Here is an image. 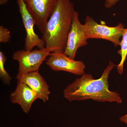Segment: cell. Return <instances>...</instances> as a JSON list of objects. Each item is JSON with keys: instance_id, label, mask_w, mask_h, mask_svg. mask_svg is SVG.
Segmentation results:
<instances>
[{"instance_id": "cell-8", "label": "cell", "mask_w": 127, "mask_h": 127, "mask_svg": "<svg viewBox=\"0 0 127 127\" xmlns=\"http://www.w3.org/2000/svg\"><path fill=\"white\" fill-rule=\"evenodd\" d=\"M88 39L83 30V25L79 21V14L75 11L64 53L71 59H74L78 48L87 45Z\"/></svg>"}, {"instance_id": "cell-12", "label": "cell", "mask_w": 127, "mask_h": 127, "mask_svg": "<svg viewBox=\"0 0 127 127\" xmlns=\"http://www.w3.org/2000/svg\"><path fill=\"white\" fill-rule=\"evenodd\" d=\"M7 59L4 53L0 51V78L5 85H10L12 77L6 70L5 64Z\"/></svg>"}, {"instance_id": "cell-15", "label": "cell", "mask_w": 127, "mask_h": 127, "mask_svg": "<svg viewBox=\"0 0 127 127\" xmlns=\"http://www.w3.org/2000/svg\"><path fill=\"white\" fill-rule=\"evenodd\" d=\"M121 122H123L127 125V114L124 116H122L119 119Z\"/></svg>"}, {"instance_id": "cell-9", "label": "cell", "mask_w": 127, "mask_h": 127, "mask_svg": "<svg viewBox=\"0 0 127 127\" xmlns=\"http://www.w3.org/2000/svg\"><path fill=\"white\" fill-rule=\"evenodd\" d=\"M17 81L22 82L29 86L37 94L39 99L44 102L49 100L51 94L49 86L39 71L31 72L23 74H17Z\"/></svg>"}, {"instance_id": "cell-6", "label": "cell", "mask_w": 127, "mask_h": 127, "mask_svg": "<svg viewBox=\"0 0 127 127\" xmlns=\"http://www.w3.org/2000/svg\"><path fill=\"white\" fill-rule=\"evenodd\" d=\"M46 64L56 71H64L77 75L85 73L86 66L83 62L71 59L64 52L51 53Z\"/></svg>"}, {"instance_id": "cell-4", "label": "cell", "mask_w": 127, "mask_h": 127, "mask_svg": "<svg viewBox=\"0 0 127 127\" xmlns=\"http://www.w3.org/2000/svg\"><path fill=\"white\" fill-rule=\"evenodd\" d=\"M51 53L46 47L34 50H22L14 53L12 58L18 63V74L39 71L47 57Z\"/></svg>"}, {"instance_id": "cell-5", "label": "cell", "mask_w": 127, "mask_h": 127, "mask_svg": "<svg viewBox=\"0 0 127 127\" xmlns=\"http://www.w3.org/2000/svg\"><path fill=\"white\" fill-rule=\"evenodd\" d=\"M27 10L34 19L36 25L43 34L46 25L52 14L58 0H24Z\"/></svg>"}, {"instance_id": "cell-7", "label": "cell", "mask_w": 127, "mask_h": 127, "mask_svg": "<svg viewBox=\"0 0 127 127\" xmlns=\"http://www.w3.org/2000/svg\"><path fill=\"white\" fill-rule=\"evenodd\" d=\"M17 2L26 32L25 50L32 51L35 47L39 49L45 47V41L34 32V25H36L35 22L27 10L24 0H17Z\"/></svg>"}, {"instance_id": "cell-11", "label": "cell", "mask_w": 127, "mask_h": 127, "mask_svg": "<svg viewBox=\"0 0 127 127\" xmlns=\"http://www.w3.org/2000/svg\"><path fill=\"white\" fill-rule=\"evenodd\" d=\"M122 37L120 45L121 48L118 51L121 56V60L117 67V71L120 75H122L123 72L124 65L127 56V29L124 28Z\"/></svg>"}, {"instance_id": "cell-3", "label": "cell", "mask_w": 127, "mask_h": 127, "mask_svg": "<svg viewBox=\"0 0 127 127\" xmlns=\"http://www.w3.org/2000/svg\"><path fill=\"white\" fill-rule=\"evenodd\" d=\"M83 30L88 39H98L110 41L115 46H120L124 25L119 23L114 27L98 24L89 16L86 17Z\"/></svg>"}, {"instance_id": "cell-14", "label": "cell", "mask_w": 127, "mask_h": 127, "mask_svg": "<svg viewBox=\"0 0 127 127\" xmlns=\"http://www.w3.org/2000/svg\"><path fill=\"white\" fill-rule=\"evenodd\" d=\"M120 0H106L104 7L107 9H109L116 5Z\"/></svg>"}, {"instance_id": "cell-16", "label": "cell", "mask_w": 127, "mask_h": 127, "mask_svg": "<svg viewBox=\"0 0 127 127\" xmlns=\"http://www.w3.org/2000/svg\"><path fill=\"white\" fill-rule=\"evenodd\" d=\"M9 0H0V5H5Z\"/></svg>"}, {"instance_id": "cell-1", "label": "cell", "mask_w": 127, "mask_h": 127, "mask_svg": "<svg viewBox=\"0 0 127 127\" xmlns=\"http://www.w3.org/2000/svg\"><path fill=\"white\" fill-rule=\"evenodd\" d=\"M116 66L113 62L110 61L99 79H94L90 73H84L64 90V97L70 102L92 99L98 102L122 103L120 94L109 89V75Z\"/></svg>"}, {"instance_id": "cell-13", "label": "cell", "mask_w": 127, "mask_h": 127, "mask_svg": "<svg viewBox=\"0 0 127 127\" xmlns=\"http://www.w3.org/2000/svg\"><path fill=\"white\" fill-rule=\"evenodd\" d=\"M11 38L10 32L3 26H0V42L6 43L10 41Z\"/></svg>"}, {"instance_id": "cell-2", "label": "cell", "mask_w": 127, "mask_h": 127, "mask_svg": "<svg viewBox=\"0 0 127 127\" xmlns=\"http://www.w3.org/2000/svg\"><path fill=\"white\" fill-rule=\"evenodd\" d=\"M75 11L73 3L70 0H58L42 38L50 52H65Z\"/></svg>"}, {"instance_id": "cell-10", "label": "cell", "mask_w": 127, "mask_h": 127, "mask_svg": "<svg viewBox=\"0 0 127 127\" xmlns=\"http://www.w3.org/2000/svg\"><path fill=\"white\" fill-rule=\"evenodd\" d=\"M38 98L39 97L34 90L26 84L19 81H17L15 90L10 95L11 102L19 104L26 113H29L32 103Z\"/></svg>"}]
</instances>
